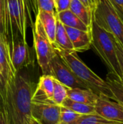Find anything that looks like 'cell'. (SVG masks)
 <instances>
[{"label":"cell","instance_id":"8","mask_svg":"<svg viewBox=\"0 0 123 124\" xmlns=\"http://www.w3.org/2000/svg\"><path fill=\"white\" fill-rule=\"evenodd\" d=\"M16 74L12 61L9 41L4 33H0V89L12 81Z\"/></svg>","mask_w":123,"mask_h":124},{"label":"cell","instance_id":"22","mask_svg":"<svg viewBox=\"0 0 123 124\" xmlns=\"http://www.w3.org/2000/svg\"><path fill=\"white\" fill-rule=\"evenodd\" d=\"M75 124H123V123L112 121L101 117L96 113H94L82 115Z\"/></svg>","mask_w":123,"mask_h":124},{"label":"cell","instance_id":"27","mask_svg":"<svg viewBox=\"0 0 123 124\" xmlns=\"http://www.w3.org/2000/svg\"><path fill=\"white\" fill-rule=\"evenodd\" d=\"M70 2L71 0H57L54 5L56 13L69 9Z\"/></svg>","mask_w":123,"mask_h":124},{"label":"cell","instance_id":"31","mask_svg":"<svg viewBox=\"0 0 123 124\" xmlns=\"http://www.w3.org/2000/svg\"><path fill=\"white\" fill-rule=\"evenodd\" d=\"M28 4L30 7V10L34 13L35 17L38 13V6H37V1L36 0H28Z\"/></svg>","mask_w":123,"mask_h":124},{"label":"cell","instance_id":"12","mask_svg":"<svg viewBox=\"0 0 123 124\" xmlns=\"http://www.w3.org/2000/svg\"><path fill=\"white\" fill-rule=\"evenodd\" d=\"M54 88V78L51 75L43 74L32 97L33 102H52Z\"/></svg>","mask_w":123,"mask_h":124},{"label":"cell","instance_id":"5","mask_svg":"<svg viewBox=\"0 0 123 124\" xmlns=\"http://www.w3.org/2000/svg\"><path fill=\"white\" fill-rule=\"evenodd\" d=\"M33 46L36 60L43 74L50 75V64L53 58L57 54L53 44L45 33L41 23L38 17L32 27Z\"/></svg>","mask_w":123,"mask_h":124},{"label":"cell","instance_id":"11","mask_svg":"<svg viewBox=\"0 0 123 124\" xmlns=\"http://www.w3.org/2000/svg\"><path fill=\"white\" fill-rule=\"evenodd\" d=\"M95 107V112L101 117L115 122L123 123V107L117 102H112L110 99L99 96Z\"/></svg>","mask_w":123,"mask_h":124},{"label":"cell","instance_id":"9","mask_svg":"<svg viewBox=\"0 0 123 124\" xmlns=\"http://www.w3.org/2000/svg\"><path fill=\"white\" fill-rule=\"evenodd\" d=\"M61 106L52 102H33L31 104L32 117L41 124L59 122Z\"/></svg>","mask_w":123,"mask_h":124},{"label":"cell","instance_id":"1","mask_svg":"<svg viewBox=\"0 0 123 124\" xmlns=\"http://www.w3.org/2000/svg\"><path fill=\"white\" fill-rule=\"evenodd\" d=\"M35 89L30 76L21 70L0 89V100L5 108L9 124H32L31 104Z\"/></svg>","mask_w":123,"mask_h":124},{"label":"cell","instance_id":"13","mask_svg":"<svg viewBox=\"0 0 123 124\" xmlns=\"http://www.w3.org/2000/svg\"><path fill=\"white\" fill-rule=\"evenodd\" d=\"M70 40L72 43L73 51L83 52L91 48V31H82L65 26Z\"/></svg>","mask_w":123,"mask_h":124},{"label":"cell","instance_id":"19","mask_svg":"<svg viewBox=\"0 0 123 124\" xmlns=\"http://www.w3.org/2000/svg\"><path fill=\"white\" fill-rule=\"evenodd\" d=\"M70 9L87 26L91 28L94 22V15L80 0H71Z\"/></svg>","mask_w":123,"mask_h":124},{"label":"cell","instance_id":"28","mask_svg":"<svg viewBox=\"0 0 123 124\" xmlns=\"http://www.w3.org/2000/svg\"><path fill=\"white\" fill-rule=\"evenodd\" d=\"M86 7L89 9L93 15H94L95 10L97 7L99 0H80Z\"/></svg>","mask_w":123,"mask_h":124},{"label":"cell","instance_id":"14","mask_svg":"<svg viewBox=\"0 0 123 124\" xmlns=\"http://www.w3.org/2000/svg\"><path fill=\"white\" fill-rule=\"evenodd\" d=\"M57 52H74L72 43L67 35L65 25L57 20L54 42L53 44Z\"/></svg>","mask_w":123,"mask_h":124},{"label":"cell","instance_id":"2","mask_svg":"<svg viewBox=\"0 0 123 124\" xmlns=\"http://www.w3.org/2000/svg\"><path fill=\"white\" fill-rule=\"evenodd\" d=\"M57 54L88 89L93 91L99 96L101 95L114 100V96L107 81L91 70L80 60L77 52H57Z\"/></svg>","mask_w":123,"mask_h":124},{"label":"cell","instance_id":"21","mask_svg":"<svg viewBox=\"0 0 123 124\" xmlns=\"http://www.w3.org/2000/svg\"><path fill=\"white\" fill-rule=\"evenodd\" d=\"M61 106L67 108L74 111L75 113L80 114V115H88V114L96 113L94 106L75 102L69 98H66L62 102Z\"/></svg>","mask_w":123,"mask_h":124},{"label":"cell","instance_id":"10","mask_svg":"<svg viewBox=\"0 0 123 124\" xmlns=\"http://www.w3.org/2000/svg\"><path fill=\"white\" fill-rule=\"evenodd\" d=\"M10 46L12 65L16 73L31 64L32 60L26 40L18 35H14L11 40Z\"/></svg>","mask_w":123,"mask_h":124},{"label":"cell","instance_id":"25","mask_svg":"<svg viewBox=\"0 0 123 124\" xmlns=\"http://www.w3.org/2000/svg\"><path fill=\"white\" fill-rule=\"evenodd\" d=\"M36 1H37V6H38V11L42 10L49 13L56 14L54 3L53 0H36Z\"/></svg>","mask_w":123,"mask_h":124},{"label":"cell","instance_id":"23","mask_svg":"<svg viewBox=\"0 0 123 124\" xmlns=\"http://www.w3.org/2000/svg\"><path fill=\"white\" fill-rule=\"evenodd\" d=\"M68 89L69 88L54 78V88L52 95V102L54 104L61 106L64 100L67 98Z\"/></svg>","mask_w":123,"mask_h":124},{"label":"cell","instance_id":"6","mask_svg":"<svg viewBox=\"0 0 123 124\" xmlns=\"http://www.w3.org/2000/svg\"><path fill=\"white\" fill-rule=\"evenodd\" d=\"M8 9L13 30V36L18 35L26 40L28 20H30L31 28L34 23L31 17L28 0H8Z\"/></svg>","mask_w":123,"mask_h":124},{"label":"cell","instance_id":"35","mask_svg":"<svg viewBox=\"0 0 123 124\" xmlns=\"http://www.w3.org/2000/svg\"><path fill=\"white\" fill-rule=\"evenodd\" d=\"M0 103H1V100H0Z\"/></svg>","mask_w":123,"mask_h":124},{"label":"cell","instance_id":"18","mask_svg":"<svg viewBox=\"0 0 123 124\" xmlns=\"http://www.w3.org/2000/svg\"><path fill=\"white\" fill-rule=\"evenodd\" d=\"M0 33H4L9 41L13 37V30L9 14L8 0H0Z\"/></svg>","mask_w":123,"mask_h":124},{"label":"cell","instance_id":"3","mask_svg":"<svg viewBox=\"0 0 123 124\" xmlns=\"http://www.w3.org/2000/svg\"><path fill=\"white\" fill-rule=\"evenodd\" d=\"M91 47L107 67L109 72L123 80L114 38L94 21L91 26Z\"/></svg>","mask_w":123,"mask_h":124},{"label":"cell","instance_id":"15","mask_svg":"<svg viewBox=\"0 0 123 124\" xmlns=\"http://www.w3.org/2000/svg\"><path fill=\"white\" fill-rule=\"evenodd\" d=\"M99 95L88 89L75 88L68 89L67 98L81 103L94 106L99 98Z\"/></svg>","mask_w":123,"mask_h":124},{"label":"cell","instance_id":"32","mask_svg":"<svg viewBox=\"0 0 123 124\" xmlns=\"http://www.w3.org/2000/svg\"><path fill=\"white\" fill-rule=\"evenodd\" d=\"M41 124V123H39L38 121H36V119H34L33 118V119H32V124Z\"/></svg>","mask_w":123,"mask_h":124},{"label":"cell","instance_id":"34","mask_svg":"<svg viewBox=\"0 0 123 124\" xmlns=\"http://www.w3.org/2000/svg\"><path fill=\"white\" fill-rule=\"evenodd\" d=\"M57 0H53V1H54V5H55V3L57 2Z\"/></svg>","mask_w":123,"mask_h":124},{"label":"cell","instance_id":"29","mask_svg":"<svg viewBox=\"0 0 123 124\" xmlns=\"http://www.w3.org/2000/svg\"><path fill=\"white\" fill-rule=\"evenodd\" d=\"M117 12L123 20V0H110Z\"/></svg>","mask_w":123,"mask_h":124},{"label":"cell","instance_id":"4","mask_svg":"<svg viewBox=\"0 0 123 124\" xmlns=\"http://www.w3.org/2000/svg\"><path fill=\"white\" fill-rule=\"evenodd\" d=\"M94 21L123 46V20L110 0H99Z\"/></svg>","mask_w":123,"mask_h":124},{"label":"cell","instance_id":"33","mask_svg":"<svg viewBox=\"0 0 123 124\" xmlns=\"http://www.w3.org/2000/svg\"><path fill=\"white\" fill-rule=\"evenodd\" d=\"M57 124H65V123H63V122H61V121H59V123H57Z\"/></svg>","mask_w":123,"mask_h":124},{"label":"cell","instance_id":"30","mask_svg":"<svg viewBox=\"0 0 123 124\" xmlns=\"http://www.w3.org/2000/svg\"><path fill=\"white\" fill-rule=\"evenodd\" d=\"M0 124H9L5 108L1 102L0 103Z\"/></svg>","mask_w":123,"mask_h":124},{"label":"cell","instance_id":"17","mask_svg":"<svg viewBox=\"0 0 123 124\" xmlns=\"http://www.w3.org/2000/svg\"><path fill=\"white\" fill-rule=\"evenodd\" d=\"M56 15L57 20L60 21L65 26L86 31H91V28L87 26L70 9L56 13Z\"/></svg>","mask_w":123,"mask_h":124},{"label":"cell","instance_id":"20","mask_svg":"<svg viewBox=\"0 0 123 124\" xmlns=\"http://www.w3.org/2000/svg\"><path fill=\"white\" fill-rule=\"evenodd\" d=\"M114 96V100L123 107V81L112 73L109 72L105 80Z\"/></svg>","mask_w":123,"mask_h":124},{"label":"cell","instance_id":"16","mask_svg":"<svg viewBox=\"0 0 123 124\" xmlns=\"http://www.w3.org/2000/svg\"><path fill=\"white\" fill-rule=\"evenodd\" d=\"M36 17H38L40 20L49 41L52 44H54L57 22L56 14H51L42 10H38Z\"/></svg>","mask_w":123,"mask_h":124},{"label":"cell","instance_id":"7","mask_svg":"<svg viewBox=\"0 0 123 124\" xmlns=\"http://www.w3.org/2000/svg\"><path fill=\"white\" fill-rule=\"evenodd\" d=\"M50 75L69 89H88L58 54H57L51 62Z\"/></svg>","mask_w":123,"mask_h":124},{"label":"cell","instance_id":"24","mask_svg":"<svg viewBox=\"0 0 123 124\" xmlns=\"http://www.w3.org/2000/svg\"><path fill=\"white\" fill-rule=\"evenodd\" d=\"M81 116L67 108L61 106L59 121L67 124H75Z\"/></svg>","mask_w":123,"mask_h":124},{"label":"cell","instance_id":"26","mask_svg":"<svg viewBox=\"0 0 123 124\" xmlns=\"http://www.w3.org/2000/svg\"><path fill=\"white\" fill-rule=\"evenodd\" d=\"M115 44V48H116V52H117V60L120 65V68L121 70L122 73V79L123 81V46L114 39Z\"/></svg>","mask_w":123,"mask_h":124}]
</instances>
